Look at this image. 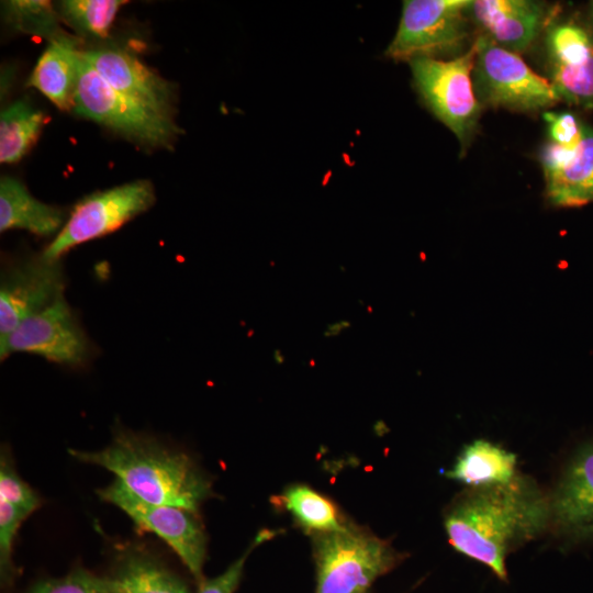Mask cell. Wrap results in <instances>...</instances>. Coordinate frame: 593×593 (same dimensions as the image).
Instances as JSON below:
<instances>
[{"mask_svg": "<svg viewBox=\"0 0 593 593\" xmlns=\"http://www.w3.org/2000/svg\"><path fill=\"white\" fill-rule=\"evenodd\" d=\"M548 492L517 472L505 483L466 488L448 504L444 527L455 550L507 581V557L549 530Z\"/></svg>", "mask_w": 593, "mask_h": 593, "instance_id": "obj_1", "label": "cell"}, {"mask_svg": "<svg viewBox=\"0 0 593 593\" xmlns=\"http://www.w3.org/2000/svg\"><path fill=\"white\" fill-rule=\"evenodd\" d=\"M69 452L115 473L134 495L153 504L195 513L211 493L209 482L190 458L148 438L122 433L104 449Z\"/></svg>", "mask_w": 593, "mask_h": 593, "instance_id": "obj_2", "label": "cell"}, {"mask_svg": "<svg viewBox=\"0 0 593 593\" xmlns=\"http://www.w3.org/2000/svg\"><path fill=\"white\" fill-rule=\"evenodd\" d=\"M401 560L390 544L366 532L322 533L315 546L316 593H366Z\"/></svg>", "mask_w": 593, "mask_h": 593, "instance_id": "obj_3", "label": "cell"}, {"mask_svg": "<svg viewBox=\"0 0 593 593\" xmlns=\"http://www.w3.org/2000/svg\"><path fill=\"white\" fill-rule=\"evenodd\" d=\"M72 110L144 146L171 148L180 134L174 120L138 105L112 88L81 52Z\"/></svg>", "mask_w": 593, "mask_h": 593, "instance_id": "obj_4", "label": "cell"}, {"mask_svg": "<svg viewBox=\"0 0 593 593\" xmlns=\"http://www.w3.org/2000/svg\"><path fill=\"white\" fill-rule=\"evenodd\" d=\"M475 45L459 57L444 60L418 57L410 60L413 82L430 111L457 136L461 152L468 147L480 116L471 74Z\"/></svg>", "mask_w": 593, "mask_h": 593, "instance_id": "obj_5", "label": "cell"}, {"mask_svg": "<svg viewBox=\"0 0 593 593\" xmlns=\"http://www.w3.org/2000/svg\"><path fill=\"white\" fill-rule=\"evenodd\" d=\"M474 45L479 101L523 112L548 109L560 101L551 81L536 74L518 54L501 47L486 34L480 35Z\"/></svg>", "mask_w": 593, "mask_h": 593, "instance_id": "obj_6", "label": "cell"}, {"mask_svg": "<svg viewBox=\"0 0 593 593\" xmlns=\"http://www.w3.org/2000/svg\"><path fill=\"white\" fill-rule=\"evenodd\" d=\"M155 202V190L148 180H136L86 197L74 208L58 235L42 255L59 258L72 247L121 227Z\"/></svg>", "mask_w": 593, "mask_h": 593, "instance_id": "obj_7", "label": "cell"}, {"mask_svg": "<svg viewBox=\"0 0 593 593\" xmlns=\"http://www.w3.org/2000/svg\"><path fill=\"white\" fill-rule=\"evenodd\" d=\"M467 0H406L385 55L394 60L434 57L459 47L467 37Z\"/></svg>", "mask_w": 593, "mask_h": 593, "instance_id": "obj_8", "label": "cell"}, {"mask_svg": "<svg viewBox=\"0 0 593 593\" xmlns=\"http://www.w3.org/2000/svg\"><path fill=\"white\" fill-rule=\"evenodd\" d=\"M13 353H30L53 362L81 366L92 356V345L63 294L0 339L1 359Z\"/></svg>", "mask_w": 593, "mask_h": 593, "instance_id": "obj_9", "label": "cell"}, {"mask_svg": "<svg viewBox=\"0 0 593 593\" xmlns=\"http://www.w3.org/2000/svg\"><path fill=\"white\" fill-rule=\"evenodd\" d=\"M98 493L102 500L125 512L139 528L153 532L164 539L190 572L201 580L205 536L193 516L194 513L177 506L143 501L119 479Z\"/></svg>", "mask_w": 593, "mask_h": 593, "instance_id": "obj_10", "label": "cell"}, {"mask_svg": "<svg viewBox=\"0 0 593 593\" xmlns=\"http://www.w3.org/2000/svg\"><path fill=\"white\" fill-rule=\"evenodd\" d=\"M65 278L59 260L42 254L12 261L2 269L0 283V339L24 320L64 294Z\"/></svg>", "mask_w": 593, "mask_h": 593, "instance_id": "obj_11", "label": "cell"}, {"mask_svg": "<svg viewBox=\"0 0 593 593\" xmlns=\"http://www.w3.org/2000/svg\"><path fill=\"white\" fill-rule=\"evenodd\" d=\"M548 501L550 532L569 542L593 540V439L571 454Z\"/></svg>", "mask_w": 593, "mask_h": 593, "instance_id": "obj_12", "label": "cell"}, {"mask_svg": "<svg viewBox=\"0 0 593 593\" xmlns=\"http://www.w3.org/2000/svg\"><path fill=\"white\" fill-rule=\"evenodd\" d=\"M83 58L118 92L138 105L174 120L175 92L170 82L120 48L82 49Z\"/></svg>", "mask_w": 593, "mask_h": 593, "instance_id": "obj_13", "label": "cell"}, {"mask_svg": "<svg viewBox=\"0 0 593 593\" xmlns=\"http://www.w3.org/2000/svg\"><path fill=\"white\" fill-rule=\"evenodd\" d=\"M470 8L484 34L516 54L533 44L546 15L542 5L528 0H477Z\"/></svg>", "mask_w": 593, "mask_h": 593, "instance_id": "obj_14", "label": "cell"}, {"mask_svg": "<svg viewBox=\"0 0 593 593\" xmlns=\"http://www.w3.org/2000/svg\"><path fill=\"white\" fill-rule=\"evenodd\" d=\"M80 52L78 40L67 33L53 40L29 80L30 86L64 111L72 110Z\"/></svg>", "mask_w": 593, "mask_h": 593, "instance_id": "obj_15", "label": "cell"}, {"mask_svg": "<svg viewBox=\"0 0 593 593\" xmlns=\"http://www.w3.org/2000/svg\"><path fill=\"white\" fill-rule=\"evenodd\" d=\"M544 176L551 204L577 208L593 202V127L582 125L581 141L570 159Z\"/></svg>", "mask_w": 593, "mask_h": 593, "instance_id": "obj_16", "label": "cell"}, {"mask_svg": "<svg viewBox=\"0 0 593 593\" xmlns=\"http://www.w3.org/2000/svg\"><path fill=\"white\" fill-rule=\"evenodd\" d=\"M61 209L35 199L25 186L13 177L0 181V231L26 230L35 235L48 236L63 227Z\"/></svg>", "mask_w": 593, "mask_h": 593, "instance_id": "obj_17", "label": "cell"}, {"mask_svg": "<svg viewBox=\"0 0 593 593\" xmlns=\"http://www.w3.org/2000/svg\"><path fill=\"white\" fill-rule=\"evenodd\" d=\"M516 463L515 454L489 440L477 439L462 449L445 475L467 488L500 484L517 474Z\"/></svg>", "mask_w": 593, "mask_h": 593, "instance_id": "obj_18", "label": "cell"}, {"mask_svg": "<svg viewBox=\"0 0 593 593\" xmlns=\"http://www.w3.org/2000/svg\"><path fill=\"white\" fill-rule=\"evenodd\" d=\"M43 123V112L23 100L2 110L0 161L10 164L20 160L37 139Z\"/></svg>", "mask_w": 593, "mask_h": 593, "instance_id": "obj_19", "label": "cell"}, {"mask_svg": "<svg viewBox=\"0 0 593 593\" xmlns=\"http://www.w3.org/2000/svg\"><path fill=\"white\" fill-rule=\"evenodd\" d=\"M280 502L306 528L331 533L344 530L334 504L306 485H293L280 497Z\"/></svg>", "mask_w": 593, "mask_h": 593, "instance_id": "obj_20", "label": "cell"}, {"mask_svg": "<svg viewBox=\"0 0 593 593\" xmlns=\"http://www.w3.org/2000/svg\"><path fill=\"white\" fill-rule=\"evenodd\" d=\"M115 579L123 593H188L175 574L142 556L127 558Z\"/></svg>", "mask_w": 593, "mask_h": 593, "instance_id": "obj_21", "label": "cell"}, {"mask_svg": "<svg viewBox=\"0 0 593 593\" xmlns=\"http://www.w3.org/2000/svg\"><path fill=\"white\" fill-rule=\"evenodd\" d=\"M4 21L13 30L47 38L49 42L66 34L59 25L60 15L49 1H2Z\"/></svg>", "mask_w": 593, "mask_h": 593, "instance_id": "obj_22", "label": "cell"}, {"mask_svg": "<svg viewBox=\"0 0 593 593\" xmlns=\"http://www.w3.org/2000/svg\"><path fill=\"white\" fill-rule=\"evenodd\" d=\"M125 3L121 0H64L57 7L61 21L75 31L89 37L103 38Z\"/></svg>", "mask_w": 593, "mask_h": 593, "instance_id": "obj_23", "label": "cell"}, {"mask_svg": "<svg viewBox=\"0 0 593 593\" xmlns=\"http://www.w3.org/2000/svg\"><path fill=\"white\" fill-rule=\"evenodd\" d=\"M550 66H577L593 56V40L580 25L571 22L556 24L547 34Z\"/></svg>", "mask_w": 593, "mask_h": 593, "instance_id": "obj_24", "label": "cell"}, {"mask_svg": "<svg viewBox=\"0 0 593 593\" xmlns=\"http://www.w3.org/2000/svg\"><path fill=\"white\" fill-rule=\"evenodd\" d=\"M551 83L560 100L593 109V56L577 66H550Z\"/></svg>", "mask_w": 593, "mask_h": 593, "instance_id": "obj_25", "label": "cell"}, {"mask_svg": "<svg viewBox=\"0 0 593 593\" xmlns=\"http://www.w3.org/2000/svg\"><path fill=\"white\" fill-rule=\"evenodd\" d=\"M30 593H123L118 580L101 578L86 570H76L37 583Z\"/></svg>", "mask_w": 593, "mask_h": 593, "instance_id": "obj_26", "label": "cell"}, {"mask_svg": "<svg viewBox=\"0 0 593 593\" xmlns=\"http://www.w3.org/2000/svg\"><path fill=\"white\" fill-rule=\"evenodd\" d=\"M0 499L29 515L40 506L36 493L18 475L3 456L0 466Z\"/></svg>", "mask_w": 593, "mask_h": 593, "instance_id": "obj_27", "label": "cell"}, {"mask_svg": "<svg viewBox=\"0 0 593 593\" xmlns=\"http://www.w3.org/2000/svg\"><path fill=\"white\" fill-rule=\"evenodd\" d=\"M27 516L24 511L0 499V566L3 578L12 572L13 540L18 528Z\"/></svg>", "mask_w": 593, "mask_h": 593, "instance_id": "obj_28", "label": "cell"}, {"mask_svg": "<svg viewBox=\"0 0 593 593\" xmlns=\"http://www.w3.org/2000/svg\"><path fill=\"white\" fill-rule=\"evenodd\" d=\"M270 535V532H260L244 555L233 562L222 574L210 580L201 581L198 593H234L239 584L247 557L256 546L268 539Z\"/></svg>", "mask_w": 593, "mask_h": 593, "instance_id": "obj_29", "label": "cell"}, {"mask_svg": "<svg viewBox=\"0 0 593 593\" xmlns=\"http://www.w3.org/2000/svg\"><path fill=\"white\" fill-rule=\"evenodd\" d=\"M550 142L566 148H575L582 136V124L569 112H545Z\"/></svg>", "mask_w": 593, "mask_h": 593, "instance_id": "obj_30", "label": "cell"}, {"mask_svg": "<svg viewBox=\"0 0 593 593\" xmlns=\"http://www.w3.org/2000/svg\"><path fill=\"white\" fill-rule=\"evenodd\" d=\"M591 20H592V24H593V1L591 2Z\"/></svg>", "mask_w": 593, "mask_h": 593, "instance_id": "obj_31", "label": "cell"}]
</instances>
